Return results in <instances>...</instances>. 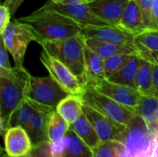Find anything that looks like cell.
I'll list each match as a JSON object with an SVG mask.
<instances>
[{
  "label": "cell",
  "mask_w": 158,
  "mask_h": 157,
  "mask_svg": "<svg viewBox=\"0 0 158 157\" xmlns=\"http://www.w3.org/2000/svg\"><path fill=\"white\" fill-rule=\"evenodd\" d=\"M27 24L36 36V42L59 40L81 33V25L69 16L44 5L31 14L18 19Z\"/></svg>",
  "instance_id": "1"
},
{
  "label": "cell",
  "mask_w": 158,
  "mask_h": 157,
  "mask_svg": "<svg viewBox=\"0 0 158 157\" xmlns=\"http://www.w3.org/2000/svg\"><path fill=\"white\" fill-rule=\"evenodd\" d=\"M31 74L24 68H0V132L4 138L14 111L26 99Z\"/></svg>",
  "instance_id": "2"
},
{
  "label": "cell",
  "mask_w": 158,
  "mask_h": 157,
  "mask_svg": "<svg viewBox=\"0 0 158 157\" xmlns=\"http://www.w3.org/2000/svg\"><path fill=\"white\" fill-rule=\"evenodd\" d=\"M39 44L50 56L65 64L83 86L87 84L84 62L85 43L81 33L59 40L42 41Z\"/></svg>",
  "instance_id": "3"
},
{
  "label": "cell",
  "mask_w": 158,
  "mask_h": 157,
  "mask_svg": "<svg viewBox=\"0 0 158 157\" xmlns=\"http://www.w3.org/2000/svg\"><path fill=\"white\" fill-rule=\"evenodd\" d=\"M82 103L114 121L129 127L136 117L130 108L118 104L110 97L100 93L91 85H85L81 96Z\"/></svg>",
  "instance_id": "4"
},
{
  "label": "cell",
  "mask_w": 158,
  "mask_h": 157,
  "mask_svg": "<svg viewBox=\"0 0 158 157\" xmlns=\"http://www.w3.org/2000/svg\"><path fill=\"white\" fill-rule=\"evenodd\" d=\"M1 38L9 54L12 56L15 66L23 68L27 47L31 42H36V36L32 30L27 24L14 19L1 32Z\"/></svg>",
  "instance_id": "5"
},
{
  "label": "cell",
  "mask_w": 158,
  "mask_h": 157,
  "mask_svg": "<svg viewBox=\"0 0 158 157\" xmlns=\"http://www.w3.org/2000/svg\"><path fill=\"white\" fill-rule=\"evenodd\" d=\"M69 95V93L50 75L43 78L30 76L26 98L56 109Z\"/></svg>",
  "instance_id": "6"
},
{
  "label": "cell",
  "mask_w": 158,
  "mask_h": 157,
  "mask_svg": "<svg viewBox=\"0 0 158 157\" xmlns=\"http://www.w3.org/2000/svg\"><path fill=\"white\" fill-rule=\"evenodd\" d=\"M40 60L44 67L48 70L50 76L53 77L69 94L81 96L84 86L65 64L50 56L44 49L41 53Z\"/></svg>",
  "instance_id": "7"
},
{
  "label": "cell",
  "mask_w": 158,
  "mask_h": 157,
  "mask_svg": "<svg viewBox=\"0 0 158 157\" xmlns=\"http://www.w3.org/2000/svg\"><path fill=\"white\" fill-rule=\"evenodd\" d=\"M91 86L100 93H103L118 104L130 108L134 113H136L137 107L143 96L142 93L136 87L116 83L110 81L108 79L101 80Z\"/></svg>",
  "instance_id": "8"
},
{
  "label": "cell",
  "mask_w": 158,
  "mask_h": 157,
  "mask_svg": "<svg viewBox=\"0 0 158 157\" xmlns=\"http://www.w3.org/2000/svg\"><path fill=\"white\" fill-rule=\"evenodd\" d=\"M83 113L95 129L101 142L117 141L124 142L127 126L114 121L95 109L83 104Z\"/></svg>",
  "instance_id": "9"
},
{
  "label": "cell",
  "mask_w": 158,
  "mask_h": 157,
  "mask_svg": "<svg viewBox=\"0 0 158 157\" xmlns=\"http://www.w3.org/2000/svg\"><path fill=\"white\" fill-rule=\"evenodd\" d=\"M81 34L84 38H93L114 44L128 45L135 48V35L118 25H85L81 26Z\"/></svg>",
  "instance_id": "10"
},
{
  "label": "cell",
  "mask_w": 158,
  "mask_h": 157,
  "mask_svg": "<svg viewBox=\"0 0 158 157\" xmlns=\"http://www.w3.org/2000/svg\"><path fill=\"white\" fill-rule=\"evenodd\" d=\"M154 130L149 128L146 122L136 115L131 124L127 128L123 144L131 157H136L150 144Z\"/></svg>",
  "instance_id": "11"
},
{
  "label": "cell",
  "mask_w": 158,
  "mask_h": 157,
  "mask_svg": "<svg viewBox=\"0 0 158 157\" xmlns=\"http://www.w3.org/2000/svg\"><path fill=\"white\" fill-rule=\"evenodd\" d=\"M46 6L53 8L58 12H61L69 18L73 19L75 21L80 23L81 26L85 25H110L100 17H98L95 13H94L89 7L87 3H69V4H61L55 3L52 0H48L45 4Z\"/></svg>",
  "instance_id": "12"
},
{
  "label": "cell",
  "mask_w": 158,
  "mask_h": 157,
  "mask_svg": "<svg viewBox=\"0 0 158 157\" xmlns=\"http://www.w3.org/2000/svg\"><path fill=\"white\" fill-rule=\"evenodd\" d=\"M34 105L35 111L26 130L31 140L32 144L36 145L40 143L49 141L47 134L48 123L53 111L56 109L36 102H34Z\"/></svg>",
  "instance_id": "13"
},
{
  "label": "cell",
  "mask_w": 158,
  "mask_h": 157,
  "mask_svg": "<svg viewBox=\"0 0 158 157\" xmlns=\"http://www.w3.org/2000/svg\"><path fill=\"white\" fill-rule=\"evenodd\" d=\"M4 143V149L10 157L27 156L33 146L27 130L20 126L11 127L6 130Z\"/></svg>",
  "instance_id": "14"
},
{
  "label": "cell",
  "mask_w": 158,
  "mask_h": 157,
  "mask_svg": "<svg viewBox=\"0 0 158 157\" xmlns=\"http://www.w3.org/2000/svg\"><path fill=\"white\" fill-rule=\"evenodd\" d=\"M131 0H92L87 3L91 10L110 25L118 26Z\"/></svg>",
  "instance_id": "15"
},
{
  "label": "cell",
  "mask_w": 158,
  "mask_h": 157,
  "mask_svg": "<svg viewBox=\"0 0 158 157\" xmlns=\"http://www.w3.org/2000/svg\"><path fill=\"white\" fill-rule=\"evenodd\" d=\"M138 54L145 60L158 63V30L147 29L134 38Z\"/></svg>",
  "instance_id": "16"
},
{
  "label": "cell",
  "mask_w": 158,
  "mask_h": 157,
  "mask_svg": "<svg viewBox=\"0 0 158 157\" xmlns=\"http://www.w3.org/2000/svg\"><path fill=\"white\" fill-rule=\"evenodd\" d=\"M118 26L131 32L135 36L149 29L144 23L140 6L136 0L130 1Z\"/></svg>",
  "instance_id": "17"
},
{
  "label": "cell",
  "mask_w": 158,
  "mask_h": 157,
  "mask_svg": "<svg viewBox=\"0 0 158 157\" xmlns=\"http://www.w3.org/2000/svg\"><path fill=\"white\" fill-rule=\"evenodd\" d=\"M84 62L86 85H93L101 80L106 79L104 59L86 45L84 49Z\"/></svg>",
  "instance_id": "18"
},
{
  "label": "cell",
  "mask_w": 158,
  "mask_h": 157,
  "mask_svg": "<svg viewBox=\"0 0 158 157\" xmlns=\"http://www.w3.org/2000/svg\"><path fill=\"white\" fill-rule=\"evenodd\" d=\"M142 59L143 57L139 54L133 55V56L119 70L112 74L108 80L116 83L136 87V77Z\"/></svg>",
  "instance_id": "19"
},
{
  "label": "cell",
  "mask_w": 158,
  "mask_h": 157,
  "mask_svg": "<svg viewBox=\"0 0 158 157\" xmlns=\"http://www.w3.org/2000/svg\"><path fill=\"white\" fill-rule=\"evenodd\" d=\"M70 129L92 150L101 143L95 129L84 113H82L75 122L70 124Z\"/></svg>",
  "instance_id": "20"
},
{
  "label": "cell",
  "mask_w": 158,
  "mask_h": 157,
  "mask_svg": "<svg viewBox=\"0 0 158 157\" xmlns=\"http://www.w3.org/2000/svg\"><path fill=\"white\" fill-rule=\"evenodd\" d=\"M85 45L95 52L98 56H100L104 60L108 58L109 56L118 54V53H136L138 54L137 50L134 47L128 46V45H120V44H114L103 41H99L93 38H84Z\"/></svg>",
  "instance_id": "21"
},
{
  "label": "cell",
  "mask_w": 158,
  "mask_h": 157,
  "mask_svg": "<svg viewBox=\"0 0 158 157\" xmlns=\"http://www.w3.org/2000/svg\"><path fill=\"white\" fill-rule=\"evenodd\" d=\"M136 114L146 122L150 129L156 127L158 125V96L143 94Z\"/></svg>",
  "instance_id": "22"
},
{
  "label": "cell",
  "mask_w": 158,
  "mask_h": 157,
  "mask_svg": "<svg viewBox=\"0 0 158 157\" xmlns=\"http://www.w3.org/2000/svg\"><path fill=\"white\" fill-rule=\"evenodd\" d=\"M56 110L69 124H72L83 113V103L80 96L69 94L58 104Z\"/></svg>",
  "instance_id": "23"
},
{
  "label": "cell",
  "mask_w": 158,
  "mask_h": 157,
  "mask_svg": "<svg viewBox=\"0 0 158 157\" xmlns=\"http://www.w3.org/2000/svg\"><path fill=\"white\" fill-rule=\"evenodd\" d=\"M136 88L143 95H155L154 93V64L142 59L136 77Z\"/></svg>",
  "instance_id": "24"
},
{
  "label": "cell",
  "mask_w": 158,
  "mask_h": 157,
  "mask_svg": "<svg viewBox=\"0 0 158 157\" xmlns=\"http://www.w3.org/2000/svg\"><path fill=\"white\" fill-rule=\"evenodd\" d=\"M35 111V105L32 100L26 98L12 114L9 120V128L20 126L27 129L32 115Z\"/></svg>",
  "instance_id": "25"
},
{
  "label": "cell",
  "mask_w": 158,
  "mask_h": 157,
  "mask_svg": "<svg viewBox=\"0 0 158 157\" xmlns=\"http://www.w3.org/2000/svg\"><path fill=\"white\" fill-rule=\"evenodd\" d=\"M67 136L69 138V143L64 157H93V150L86 145L71 129L69 130Z\"/></svg>",
  "instance_id": "26"
},
{
  "label": "cell",
  "mask_w": 158,
  "mask_h": 157,
  "mask_svg": "<svg viewBox=\"0 0 158 157\" xmlns=\"http://www.w3.org/2000/svg\"><path fill=\"white\" fill-rule=\"evenodd\" d=\"M70 129V124L56 111L54 110L48 123V140L49 142L58 140L68 133Z\"/></svg>",
  "instance_id": "27"
},
{
  "label": "cell",
  "mask_w": 158,
  "mask_h": 157,
  "mask_svg": "<svg viewBox=\"0 0 158 157\" xmlns=\"http://www.w3.org/2000/svg\"><path fill=\"white\" fill-rule=\"evenodd\" d=\"M125 150L122 143L117 141L101 142L93 149V157H121Z\"/></svg>",
  "instance_id": "28"
},
{
  "label": "cell",
  "mask_w": 158,
  "mask_h": 157,
  "mask_svg": "<svg viewBox=\"0 0 158 157\" xmlns=\"http://www.w3.org/2000/svg\"><path fill=\"white\" fill-rule=\"evenodd\" d=\"M136 53H118L105 59L104 62L106 79L119 70Z\"/></svg>",
  "instance_id": "29"
},
{
  "label": "cell",
  "mask_w": 158,
  "mask_h": 157,
  "mask_svg": "<svg viewBox=\"0 0 158 157\" xmlns=\"http://www.w3.org/2000/svg\"><path fill=\"white\" fill-rule=\"evenodd\" d=\"M69 143V138L66 134V136L56 140V141H52L49 142L50 144V150H51V154L53 157H64L65 156V153H66V149Z\"/></svg>",
  "instance_id": "30"
},
{
  "label": "cell",
  "mask_w": 158,
  "mask_h": 157,
  "mask_svg": "<svg viewBox=\"0 0 158 157\" xmlns=\"http://www.w3.org/2000/svg\"><path fill=\"white\" fill-rule=\"evenodd\" d=\"M136 157H158V125L154 128V135L149 146Z\"/></svg>",
  "instance_id": "31"
},
{
  "label": "cell",
  "mask_w": 158,
  "mask_h": 157,
  "mask_svg": "<svg viewBox=\"0 0 158 157\" xmlns=\"http://www.w3.org/2000/svg\"><path fill=\"white\" fill-rule=\"evenodd\" d=\"M28 157H53L50 150L49 141L33 145L31 151L28 155Z\"/></svg>",
  "instance_id": "32"
},
{
  "label": "cell",
  "mask_w": 158,
  "mask_h": 157,
  "mask_svg": "<svg viewBox=\"0 0 158 157\" xmlns=\"http://www.w3.org/2000/svg\"><path fill=\"white\" fill-rule=\"evenodd\" d=\"M136 1H137L138 5L140 6V9H141L142 15H143V20H144V23L146 24V26L148 28H150L152 8H153V5H154L155 0H136Z\"/></svg>",
  "instance_id": "33"
},
{
  "label": "cell",
  "mask_w": 158,
  "mask_h": 157,
  "mask_svg": "<svg viewBox=\"0 0 158 157\" xmlns=\"http://www.w3.org/2000/svg\"><path fill=\"white\" fill-rule=\"evenodd\" d=\"M11 13L6 6L2 4L0 6V33L6 29V27L10 22Z\"/></svg>",
  "instance_id": "34"
},
{
  "label": "cell",
  "mask_w": 158,
  "mask_h": 157,
  "mask_svg": "<svg viewBox=\"0 0 158 157\" xmlns=\"http://www.w3.org/2000/svg\"><path fill=\"white\" fill-rule=\"evenodd\" d=\"M8 50L6 49L3 39L1 38V45H0V68L10 69L12 68L9 59H8Z\"/></svg>",
  "instance_id": "35"
},
{
  "label": "cell",
  "mask_w": 158,
  "mask_h": 157,
  "mask_svg": "<svg viewBox=\"0 0 158 157\" xmlns=\"http://www.w3.org/2000/svg\"><path fill=\"white\" fill-rule=\"evenodd\" d=\"M149 29L158 30V0L154 1V5L152 8V15H151V23H150Z\"/></svg>",
  "instance_id": "36"
},
{
  "label": "cell",
  "mask_w": 158,
  "mask_h": 157,
  "mask_svg": "<svg viewBox=\"0 0 158 157\" xmlns=\"http://www.w3.org/2000/svg\"><path fill=\"white\" fill-rule=\"evenodd\" d=\"M24 1L25 0H6L4 2V5L8 7L11 15H13Z\"/></svg>",
  "instance_id": "37"
},
{
  "label": "cell",
  "mask_w": 158,
  "mask_h": 157,
  "mask_svg": "<svg viewBox=\"0 0 158 157\" xmlns=\"http://www.w3.org/2000/svg\"><path fill=\"white\" fill-rule=\"evenodd\" d=\"M154 64V93L158 96V63Z\"/></svg>",
  "instance_id": "38"
},
{
  "label": "cell",
  "mask_w": 158,
  "mask_h": 157,
  "mask_svg": "<svg viewBox=\"0 0 158 157\" xmlns=\"http://www.w3.org/2000/svg\"><path fill=\"white\" fill-rule=\"evenodd\" d=\"M55 3H61V4H69V3H74V4H79V3H89L92 0H52Z\"/></svg>",
  "instance_id": "39"
},
{
  "label": "cell",
  "mask_w": 158,
  "mask_h": 157,
  "mask_svg": "<svg viewBox=\"0 0 158 157\" xmlns=\"http://www.w3.org/2000/svg\"><path fill=\"white\" fill-rule=\"evenodd\" d=\"M24 157H28V155H27V156H24Z\"/></svg>",
  "instance_id": "40"
}]
</instances>
